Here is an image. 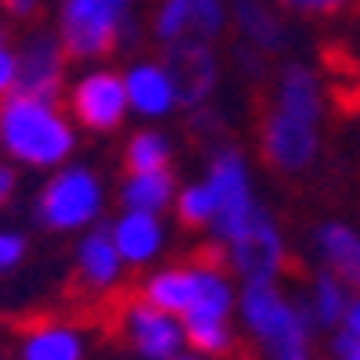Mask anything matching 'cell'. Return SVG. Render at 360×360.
<instances>
[{
  "mask_svg": "<svg viewBox=\"0 0 360 360\" xmlns=\"http://www.w3.org/2000/svg\"><path fill=\"white\" fill-rule=\"evenodd\" d=\"M65 79V47L62 40H54L47 33L29 37L18 51V83L11 94H29L54 101Z\"/></svg>",
  "mask_w": 360,
  "mask_h": 360,
  "instance_id": "cell-11",
  "label": "cell"
},
{
  "mask_svg": "<svg viewBox=\"0 0 360 360\" xmlns=\"http://www.w3.org/2000/svg\"><path fill=\"white\" fill-rule=\"evenodd\" d=\"M224 263L234 270L245 285H278L281 270L288 263L285 242H281V231L274 224V217L259 205L252 220L238 231L234 238L220 245Z\"/></svg>",
  "mask_w": 360,
  "mask_h": 360,
  "instance_id": "cell-5",
  "label": "cell"
},
{
  "mask_svg": "<svg viewBox=\"0 0 360 360\" xmlns=\"http://www.w3.org/2000/svg\"><path fill=\"white\" fill-rule=\"evenodd\" d=\"M205 184L217 198V217H213V224H209L213 227V242L224 245L227 238H234L259 209V202L252 198L245 159L238 155L234 148H217L213 159H209V180Z\"/></svg>",
  "mask_w": 360,
  "mask_h": 360,
  "instance_id": "cell-6",
  "label": "cell"
},
{
  "mask_svg": "<svg viewBox=\"0 0 360 360\" xmlns=\"http://www.w3.org/2000/svg\"><path fill=\"white\" fill-rule=\"evenodd\" d=\"M317 123H321V86L317 76L288 62L278 76V98L263 115V155L281 173L307 169L317 155Z\"/></svg>",
  "mask_w": 360,
  "mask_h": 360,
  "instance_id": "cell-1",
  "label": "cell"
},
{
  "mask_svg": "<svg viewBox=\"0 0 360 360\" xmlns=\"http://www.w3.org/2000/svg\"><path fill=\"white\" fill-rule=\"evenodd\" d=\"M15 188H18V180H15V169L0 162V205H4V202H8L11 195H15Z\"/></svg>",
  "mask_w": 360,
  "mask_h": 360,
  "instance_id": "cell-28",
  "label": "cell"
},
{
  "mask_svg": "<svg viewBox=\"0 0 360 360\" xmlns=\"http://www.w3.org/2000/svg\"><path fill=\"white\" fill-rule=\"evenodd\" d=\"M173 360H202V356H195V353H176Z\"/></svg>",
  "mask_w": 360,
  "mask_h": 360,
  "instance_id": "cell-32",
  "label": "cell"
},
{
  "mask_svg": "<svg viewBox=\"0 0 360 360\" xmlns=\"http://www.w3.org/2000/svg\"><path fill=\"white\" fill-rule=\"evenodd\" d=\"M127 166L134 173H155V169H169V141L162 134L144 130L130 141L127 148Z\"/></svg>",
  "mask_w": 360,
  "mask_h": 360,
  "instance_id": "cell-22",
  "label": "cell"
},
{
  "mask_svg": "<svg viewBox=\"0 0 360 360\" xmlns=\"http://www.w3.org/2000/svg\"><path fill=\"white\" fill-rule=\"evenodd\" d=\"M76 144L69 119L54 101L8 94L0 105V148L25 166H58Z\"/></svg>",
  "mask_w": 360,
  "mask_h": 360,
  "instance_id": "cell-2",
  "label": "cell"
},
{
  "mask_svg": "<svg viewBox=\"0 0 360 360\" xmlns=\"http://www.w3.org/2000/svg\"><path fill=\"white\" fill-rule=\"evenodd\" d=\"M317 252L324 259V270L346 285L360 288V234L346 224H321L317 227Z\"/></svg>",
  "mask_w": 360,
  "mask_h": 360,
  "instance_id": "cell-15",
  "label": "cell"
},
{
  "mask_svg": "<svg viewBox=\"0 0 360 360\" xmlns=\"http://www.w3.org/2000/svg\"><path fill=\"white\" fill-rule=\"evenodd\" d=\"M176 213L188 227H209L217 217V198L209 191V184H191L180 191V202H176Z\"/></svg>",
  "mask_w": 360,
  "mask_h": 360,
  "instance_id": "cell-23",
  "label": "cell"
},
{
  "mask_svg": "<svg viewBox=\"0 0 360 360\" xmlns=\"http://www.w3.org/2000/svg\"><path fill=\"white\" fill-rule=\"evenodd\" d=\"M166 72L176 86V105L202 108L217 86V54L209 40H176L166 44Z\"/></svg>",
  "mask_w": 360,
  "mask_h": 360,
  "instance_id": "cell-9",
  "label": "cell"
},
{
  "mask_svg": "<svg viewBox=\"0 0 360 360\" xmlns=\"http://www.w3.org/2000/svg\"><path fill=\"white\" fill-rule=\"evenodd\" d=\"M346 310H349V288L332 274V270H321V274L314 278L310 303H307V314H310L314 328H342Z\"/></svg>",
  "mask_w": 360,
  "mask_h": 360,
  "instance_id": "cell-20",
  "label": "cell"
},
{
  "mask_svg": "<svg viewBox=\"0 0 360 360\" xmlns=\"http://www.w3.org/2000/svg\"><path fill=\"white\" fill-rule=\"evenodd\" d=\"M18 83V51L4 44L0 37V94H11Z\"/></svg>",
  "mask_w": 360,
  "mask_h": 360,
  "instance_id": "cell-25",
  "label": "cell"
},
{
  "mask_svg": "<svg viewBox=\"0 0 360 360\" xmlns=\"http://www.w3.org/2000/svg\"><path fill=\"white\" fill-rule=\"evenodd\" d=\"M69 105L86 130H115L127 115V83L115 72H86L69 94Z\"/></svg>",
  "mask_w": 360,
  "mask_h": 360,
  "instance_id": "cell-10",
  "label": "cell"
},
{
  "mask_svg": "<svg viewBox=\"0 0 360 360\" xmlns=\"http://www.w3.org/2000/svg\"><path fill=\"white\" fill-rule=\"evenodd\" d=\"M108 231H112V242H115L119 256H123V263H148L162 249V227H159L155 213L127 209Z\"/></svg>",
  "mask_w": 360,
  "mask_h": 360,
  "instance_id": "cell-17",
  "label": "cell"
},
{
  "mask_svg": "<svg viewBox=\"0 0 360 360\" xmlns=\"http://www.w3.org/2000/svg\"><path fill=\"white\" fill-rule=\"evenodd\" d=\"M101 209V184L94 173L72 166L62 169L37 198V220L51 231H76L90 224Z\"/></svg>",
  "mask_w": 360,
  "mask_h": 360,
  "instance_id": "cell-8",
  "label": "cell"
},
{
  "mask_svg": "<svg viewBox=\"0 0 360 360\" xmlns=\"http://www.w3.org/2000/svg\"><path fill=\"white\" fill-rule=\"evenodd\" d=\"M224 0H162L155 15V33L162 44L213 40L224 29Z\"/></svg>",
  "mask_w": 360,
  "mask_h": 360,
  "instance_id": "cell-12",
  "label": "cell"
},
{
  "mask_svg": "<svg viewBox=\"0 0 360 360\" xmlns=\"http://www.w3.org/2000/svg\"><path fill=\"white\" fill-rule=\"evenodd\" d=\"M123 83H127V101L141 115H166L176 105V86H173L166 65L141 62L130 69V76H123Z\"/></svg>",
  "mask_w": 360,
  "mask_h": 360,
  "instance_id": "cell-16",
  "label": "cell"
},
{
  "mask_svg": "<svg viewBox=\"0 0 360 360\" xmlns=\"http://www.w3.org/2000/svg\"><path fill=\"white\" fill-rule=\"evenodd\" d=\"M342 328L360 339V295H356V299H349V310H346V317H342Z\"/></svg>",
  "mask_w": 360,
  "mask_h": 360,
  "instance_id": "cell-29",
  "label": "cell"
},
{
  "mask_svg": "<svg viewBox=\"0 0 360 360\" xmlns=\"http://www.w3.org/2000/svg\"><path fill=\"white\" fill-rule=\"evenodd\" d=\"M108 317L119 328V335L127 339V346H134V353L144 356V360H173L188 342L180 317L148 307L141 295L115 299Z\"/></svg>",
  "mask_w": 360,
  "mask_h": 360,
  "instance_id": "cell-7",
  "label": "cell"
},
{
  "mask_svg": "<svg viewBox=\"0 0 360 360\" xmlns=\"http://www.w3.org/2000/svg\"><path fill=\"white\" fill-rule=\"evenodd\" d=\"M332 356L335 360H360V339L353 335V332H335L332 335Z\"/></svg>",
  "mask_w": 360,
  "mask_h": 360,
  "instance_id": "cell-27",
  "label": "cell"
},
{
  "mask_svg": "<svg viewBox=\"0 0 360 360\" xmlns=\"http://www.w3.org/2000/svg\"><path fill=\"white\" fill-rule=\"evenodd\" d=\"M123 202L137 213H159L173 202V173L155 169V173H134L123 184Z\"/></svg>",
  "mask_w": 360,
  "mask_h": 360,
  "instance_id": "cell-21",
  "label": "cell"
},
{
  "mask_svg": "<svg viewBox=\"0 0 360 360\" xmlns=\"http://www.w3.org/2000/svg\"><path fill=\"white\" fill-rule=\"evenodd\" d=\"M25 256V238L11 234V231H0V270H15Z\"/></svg>",
  "mask_w": 360,
  "mask_h": 360,
  "instance_id": "cell-26",
  "label": "cell"
},
{
  "mask_svg": "<svg viewBox=\"0 0 360 360\" xmlns=\"http://www.w3.org/2000/svg\"><path fill=\"white\" fill-rule=\"evenodd\" d=\"M274 4L295 15H310V18H335L360 8V0H274Z\"/></svg>",
  "mask_w": 360,
  "mask_h": 360,
  "instance_id": "cell-24",
  "label": "cell"
},
{
  "mask_svg": "<svg viewBox=\"0 0 360 360\" xmlns=\"http://www.w3.org/2000/svg\"><path fill=\"white\" fill-rule=\"evenodd\" d=\"M119 270H123V256H119L115 242H112V231H90L83 242H79V256H76V278L86 292L105 295L115 281H119Z\"/></svg>",
  "mask_w": 360,
  "mask_h": 360,
  "instance_id": "cell-13",
  "label": "cell"
},
{
  "mask_svg": "<svg viewBox=\"0 0 360 360\" xmlns=\"http://www.w3.org/2000/svg\"><path fill=\"white\" fill-rule=\"evenodd\" d=\"M4 8L15 15V18H29L37 11V0H4Z\"/></svg>",
  "mask_w": 360,
  "mask_h": 360,
  "instance_id": "cell-30",
  "label": "cell"
},
{
  "mask_svg": "<svg viewBox=\"0 0 360 360\" xmlns=\"http://www.w3.org/2000/svg\"><path fill=\"white\" fill-rule=\"evenodd\" d=\"M130 0H65L62 8V47L72 58H98L115 44L134 40L127 18Z\"/></svg>",
  "mask_w": 360,
  "mask_h": 360,
  "instance_id": "cell-4",
  "label": "cell"
},
{
  "mask_svg": "<svg viewBox=\"0 0 360 360\" xmlns=\"http://www.w3.org/2000/svg\"><path fill=\"white\" fill-rule=\"evenodd\" d=\"M231 11L252 51L278 54L288 47V25H285L278 4H270V0H234Z\"/></svg>",
  "mask_w": 360,
  "mask_h": 360,
  "instance_id": "cell-14",
  "label": "cell"
},
{
  "mask_svg": "<svg viewBox=\"0 0 360 360\" xmlns=\"http://www.w3.org/2000/svg\"><path fill=\"white\" fill-rule=\"evenodd\" d=\"M242 317L249 324V332L270 346L274 360L292 356V353H310L314 321L307 307H292L278 292V285H245Z\"/></svg>",
  "mask_w": 360,
  "mask_h": 360,
  "instance_id": "cell-3",
  "label": "cell"
},
{
  "mask_svg": "<svg viewBox=\"0 0 360 360\" xmlns=\"http://www.w3.org/2000/svg\"><path fill=\"white\" fill-rule=\"evenodd\" d=\"M141 299L148 307H155L162 314H173V317H184L191 310V299H195V266H169V270H159L144 281L141 288Z\"/></svg>",
  "mask_w": 360,
  "mask_h": 360,
  "instance_id": "cell-19",
  "label": "cell"
},
{
  "mask_svg": "<svg viewBox=\"0 0 360 360\" xmlns=\"http://www.w3.org/2000/svg\"><path fill=\"white\" fill-rule=\"evenodd\" d=\"M18 360H83V335L69 324L40 321L22 335Z\"/></svg>",
  "mask_w": 360,
  "mask_h": 360,
  "instance_id": "cell-18",
  "label": "cell"
},
{
  "mask_svg": "<svg viewBox=\"0 0 360 360\" xmlns=\"http://www.w3.org/2000/svg\"><path fill=\"white\" fill-rule=\"evenodd\" d=\"M278 360H310V353H292V356H278Z\"/></svg>",
  "mask_w": 360,
  "mask_h": 360,
  "instance_id": "cell-31",
  "label": "cell"
}]
</instances>
